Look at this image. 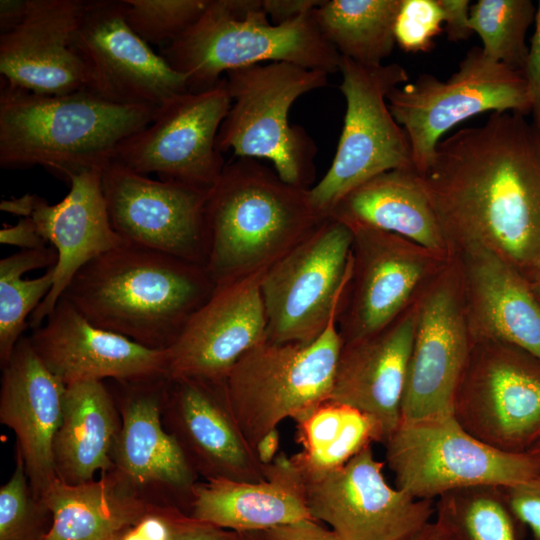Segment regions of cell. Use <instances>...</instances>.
<instances>
[{"label": "cell", "mask_w": 540, "mask_h": 540, "mask_svg": "<svg viewBox=\"0 0 540 540\" xmlns=\"http://www.w3.org/2000/svg\"><path fill=\"white\" fill-rule=\"evenodd\" d=\"M421 178L449 250L477 244L520 273L540 262V123L492 112L443 138Z\"/></svg>", "instance_id": "obj_1"}, {"label": "cell", "mask_w": 540, "mask_h": 540, "mask_svg": "<svg viewBox=\"0 0 540 540\" xmlns=\"http://www.w3.org/2000/svg\"><path fill=\"white\" fill-rule=\"evenodd\" d=\"M265 271L215 286L166 350L169 378L224 382L240 357L266 339L261 294Z\"/></svg>", "instance_id": "obj_21"}, {"label": "cell", "mask_w": 540, "mask_h": 540, "mask_svg": "<svg viewBox=\"0 0 540 540\" xmlns=\"http://www.w3.org/2000/svg\"><path fill=\"white\" fill-rule=\"evenodd\" d=\"M159 54L186 77L192 92L211 88L242 67L287 62L331 74L339 71L341 59L312 10L273 24L262 0H210L200 18Z\"/></svg>", "instance_id": "obj_5"}, {"label": "cell", "mask_w": 540, "mask_h": 540, "mask_svg": "<svg viewBox=\"0 0 540 540\" xmlns=\"http://www.w3.org/2000/svg\"><path fill=\"white\" fill-rule=\"evenodd\" d=\"M416 308L401 421L452 415L472 338L460 273L451 253L418 295Z\"/></svg>", "instance_id": "obj_16"}, {"label": "cell", "mask_w": 540, "mask_h": 540, "mask_svg": "<svg viewBox=\"0 0 540 540\" xmlns=\"http://www.w3.org/2000/svg\"><path fill=\"white\" fill-rule=\"evenodd\" d=\"M540 303V262L521 272Z\"/></svg>", "instance_id": "obj_50"}, {"label": "cell", "mask_w": 540, "mask_h": 540, "mask_svg": "<svg viewBox=\"0 0 540 540\" xmlns=\"http://www.w3.org/2000/svg\"><path fill=\"white\" fill-rule=\"evenodd\" d=\"M157 109L109 102L85 89L42 95L1 78L0 166H41L63 180L111 162L118 144L145 128Z\"/></svg>", "instance_id": "obj_3"}, {"label": "cell", "mask_w": 540, "mask_h": 540, "mask_svg": "<svg viewBox=\"0 0 540 540\" xmlns=\"http://www.w3.org/2000/svg\"><path fill=\"white\" fill-rule=\"evenodd\" d=\"M112 540H119V534L116 537H114Z\"/></svg>", "instance_id": "obj_53"}, {"label": "cell", "mask_w": 540, "mask_h": 540, "mask_svg": "<svg viewBox=\"0 0 540 540\" xmlns=\"http://www.w3.org/2000/svg\"><path fill=\"white\" fill-rule=\"evenodd\" d=\"M265 479L257 482L199 481L189 515L233 531H266L312 519L307 507L305 478L290 456L279 453L264 465Z\"/></svg>", "instance_id": "obj_28"}, {"label": "cell", "mask_w": 540, "mask_h": 540, "mask_svg": "<svg viewBox=\"0 0 540 540\" xmlns=\"http://www.w3.org/2000/svg\"><path fill=\"white\" fill-rule=\"evenodd\" d=\"M121 429V415L105 381L66 385L63 416L53 443L57 478L75 485L112 469L111 452Z\"/></svg>", "instance_id": "obj_30"}, {"label": "cell", "mask_w": 540, "mask_h": 540, "mask_svg": "<svg viewBox=\"0 0 540 540\" xmlns=\"http://www.w3.org/2000/svg\"><path fill=\"white\" fill-rule=\"evenodd\" d=\"M328 75L287 62L227 72L224 78L232 103L216 138L217 150L266 159L286 183L310 188L317 147L304 128L290 125L288 115L300 96L325 87Z\"/></svg>", "instance_id": "obj_6"}, {"label": "cell", "mask_w": 540, "mask_h": 540, "mask_svg": "<svg viewBox=\"0 0 540 540\" xmlns=\"http://www.w3.org/2000/svg\"><path fill=\"white\" fill-rule=\"evenodd\" d=\"M444 16V31L450 41L467 40L473 33L470 26L469 0H438Z\"/></svg>", "instance_id": "obj_44"}, {"label": "cell", "mask_w": 540, "mask_h": 540, "mask_svg": "<svg viewBox=\"0 0 540 540\" xmlns=\"http://www.w3.org/2000/svg\"><path fill=\"white\" fill-rule=\"evenodd\" d=\"M435 514L449 540H523L525 527L500 486L476 485L444 493L437 498Z\"/></svg>", "instance_id": "obj_35"}, {"label": "cell", "mask_w": 540, "mask_h": 540, "mask_svg": "<svg viewBox=\"0 0 540 540\" xmlns=\"http://www.w3.org/2000/svg\"><path fill=\"white\" fill-rule=\"evenodd\" d=\"M529 453L532 454L540 463V440L532 447Z\"/></svg>", "instance_id": "obj_52"}, {"label": "cell", "mask_w": 540, "mask_h": 540, "mask_svg": "<svg viewBox=\"0 0 540 540\" xmlns=\"http://www.w3.org/2000/svg\"><path fill=\"white\" fill-rule=\"evenodd\" d=\"M232 540H267L263 531L234 532Z\"/></svg>", "instance_id": "obj_51"}, {"label": "cell", "mask_w": 540, "mask_h": 540, "mask_svg": "<svg viewBox=\"0 0 540 540\" xmlns=\"http://www.w3.org/2000/svg\"><path fill=\"white\" fill-rule=\"evenodd\" d=\"M339 71L346 101L341 135L328 171L309 188L312 205L323 218L369 179L414 168L408 136L387 103L388 94L409 80L406 69L397 63L368 66L341 56Z\"/></svg>", "instance_id": "obj_8"}, {"label": "cell", "mask_w": 540, "mask_h": 540, "mask_svg": "<svg viewBox=\"0 0 540 540\" xmlns=\"http://www.w3.org/2000/svg\"><path fill=\"white\" fill-rule=\"evenodd\" d=\"M280 445V435L277 428L267 432L255 445V453L262 465L272 463L277 457Z\"/></svg>", "instance_id": "obj_48"}, {"label": "cell", "mask_w": 540, "mask_h": 540, "mask_svg": "<svg viewBox=\"0 0 540 540\" xmlns=\"http://www.w3.org/2000/svg\"><path fill=\"white\" fill-rule=\"evenodd\" d=\"M336 315L310 344L264 339L246 351L227 375V399L253 449L284 419L296 420L329 400L343 344Z\"/></svg>", "instance_id": "obj_7"}, {"label": "cell", "mask_w": 540, "mask_h": 540, "mask_svg": "<svg viewBox=\"0 0 540 540\" xmlns=\"http://www.w3.org/2000/svg\"><path fill=\"white\" fill-rule=\"evenodd\" d=\"M210 0H124V17L146 43L164 46L189 29Z\"/></svg>", "instance_id": "obj_38"}, {"label": "cell", "mask_w": 540, "mask_h": 540, "mask_svg": "<svg viewBox=\"0 0 540 540\" xmlns=\"http://www.w3.org/2000/svg\"><path fill=\"white\" fill-rule=\"evenodd\" d=\"M267 540H343L314 519H303L263 531Z\"/></svg>", "instance_id": "obj_43"}, {"label": "cell", "mask_w": 540, "mask_h": 540, "mask_svg": "<svg viewBox=\"0 0 540 540\" xmlns=\"http://www.w3.org/2000/svg\"><path fill=\"white\" fill-rule=\"evenodd\" d=\"M204 218L205 268L215 285L266 270L326 219L309 188L245 157L226 163L209 190Z\"/></svg>", "instance_id": "obj_4"}, {"label": "cell", "mask_w": 540, "mask_h": 540, "mask_svg": "<svg viewBox=\"0 0 540 540\" xmlns=\"http://www.w3.org/2000/svg\"><path fill=\"white\" fill-rule=\"evenodd\" d=\"M322 0H262L273 24H281L313 10Z\"/></svg>", "instance_id": "obj_46"}, {"label": "cell", "mask_w": 540, "mask_h": 540, "mask_svg": "<svg viewBox=\"0 0 540 540\" xmlns=\"http://www.w3.org/2000/svg\"><path fill=\"white\" fill-rule=\"evenodd\" d=\"M84 0H28L26 14L0 34V72L8 84L42 95L88 89L72 46Z\"/></svg>", "instance_id": "obj_23"}, {"label": "cell", "mask_w": 540, "mask_h": 540, "mask_svg": "<svg viewBox=\"0 0 540 540\" xmlns=\"http://www.w3.org/2000/svg\"><path fill=\"white\" fill-rule=\"evenodd\" d=\"M387 103L408 136L420 175L433 162L443 135L466 119L487 111L531 114L523 72L489 58L481 47L471 48L447 80L421 74L394 88Z\"/></svg>", "instance_id": "obj_9"}, {"label": "cell", "mask_w": 540, "mask_h": 540, "mask_svg": "<svg viewBox=\"0 0 540 540\" xmlns=\"http://www.w3.org/2000/svg\"><path fill=\"white\" fill-rule=\"evenodd\" d=\"M450 253L459 269L472 341L507 343L540 360V303L524 276L477 244Z\"/></svg>", "instance_id": "obj_26"}, {"label": "cell", "mask_w": 540, "mask_h": 540, "mask_svg": "<svg viewBox=\"0 0 540 540\" xmlns=\"http://www.w3.org/2000/svg\"><path fill=\"white\" fill-rule=\"evenodd\" d=\"M416 299L381 330L343 343L336 364L329 400L374 418L382 428L384 443L401 422Z\"/></svg>", "instance_id": "obj_27"}, {"label": "cell", "mask_w": 540, "mask_h": 540, "mask_svg": "<svg viewBox=\"0 0 540 540\" xmlns=\"http://www.w3.org/2000/svg\"><path fill=\"white\" fill-rule=\"evenodd\" d=\"M452 415L490 447L528 453L540 440V360L507 343L472 341Z\"/></svg>", "instance_id": "obj_12"}, {"label": "cell", "mask_w": 540, "mask_h": 540, "mask_svg": "<svg viewBox=\"0 0 540 540\" xmlns=\"http://www.w3.org/2000/svg\"><path fill=\"white\" fill-rule=\"evenodd\" d=\"M346 224L353 234L351 272L336 315L343 343L367 337L391 323L450 256L391 232Z\"/></svg>", "instance_id": "obj_14"}, {"label": "cell", "mask_w": 540, "mask_h": 540, "mask_svg": "<svg viewBox=\"0 0 540 540\" xmlns=\"http://www.w3.org/2000/svg\"><path fill=\"white\" fill-rule=\"evenodd\" d=\"M234 532L191 517L172 508L169 530L165 540H232Z\"/></svg>", "instance_id": "obj_41"}, {"label": "cell", "mask_w": 540, "mask_h": 540, "mask_svg": "<svg viewBox=\"0 0 540 540\" xmlns=\"http://www.w3.org/2000/svg\"><path fill=\"white\" fill-rule=\"evenodd\" d=\"M329 217L365 224L450 254L421 175L414 168L393 169L369 179L346 194Z\"/></svg>", "instance_id": "obj_29"}, {"label": "cell", "mask_w": 540, "mask_h": 540, "mask_svg": "<svg viewBox=\"0 0 540 540\" xmlns=\"http://www.w3.org/2000/svg\"><path fill=\"white\" fill-rule=\"evenodd\" d=\"M64 199L49 204L32 194L30 217L43 239L56 250L53 285L32 313L29 327L38 328L53 311L73 276L92 259L126 242L114 230L102 188V170L72 176Z\"/></svg>", "instance_id": "obj_24"}, {"label": "cell", "mask_w": 540, "mask_h": 540, "mask_svg": "<svg viewBox=\"0 0 540 540\" xmlns=\"http://www.w3.org/2000/svg\"><path fill=\"white\" fill-rule=\"evenodd\" d=\"M231 103L224 77L206 90L178 94L118 144L113 160L143 175L210 189L226 165L216 138Z\"/></svg>", "instance_id": "obj_15"}, {"label": "cell", "mask_w": 540, "mask_h": 540, "mask_svg": "<svg viewBox=\"0 0 540 540\" xmlns=\"http://www.w3.org/2000/svg\"><path fill=\"white\" fill-rule=\"evenodd\" d=\"M443 23L438 0H402L395 24L396 43L408 53L428 52Z\"/></svg>", "instance_id": "obj_39"}, {"label": "cell", "mask_w": 540, "mask_h": 540, "mask_svg": "<svg viewBox=\"0 0 540 540\" xmlns=\"http://www.w3.org/2000/svg\"><path fill=\"white\" fill-rule=\"evenodd\" d=\"M168 379L106 383L121 415L108 474L150 507L175 508L189 514L200 478L162 422Z\"/></svg>", "instance_id": "obj_13"}, {"label": "cell", "mask_w": 540, "mask_h": 540, "mask_svg": "<svg viewBox=\"0 0 540 540\" xmlns=\"http://www.w3.org/2000/svg\"><path fill=\"white\" fill-rule=\"evenodd\" d=\"M66 385L45 366L29 336H22L2 368L0 422L16 435L34 496L57 479L53 443L63 416Z\"/></svg>", "instance_id": "obj_25"}, {"label": "cell", "mask_w": 540, "mask_h": 540, "mask_svg": "<svg viewBox=\"0 0 540 540\" xmlns=\"http://www.w3.org/2000/svg\"><path fill=\"white\" fill-rule=\"evenodd\" d=\"M215 286L203 265L125 243L79 269L61 297L95 326L165 351Z\"/></svg>", "instance_id": "obj_2"}, {"label": "cell", "mask_w": 540, "mask_h": 540, "mask_svg": "<svg viewBox=\"0 0 540 540\" xmlns=\"http://www.w3.org/2000/svg\"><path fill=\"white\" fill-rule=\"evenodd\" d=\"M42 500L52 517L42 540H112L157 508L133 497L108 473L75 485L57 478Z\"/></svg>", "instance_id": "obj_31"}, {"label": "cell", "mask_w": 540, "mask_h": 540, "mask_svg": "<svg viewBox=\"0 0 540 540\" xmlns=\"http://www.w3.org/2000/svg\"><path fill=\"white\" fill-rule=\"evenodd\" d=\"M512 513L531 530L533 540H540V473L510 486L501 487Z\"/></svg>", "instance_id": "obj_40"}, {"label": "cell", "mask_w": 540, "mask_h": 540, "mask_svg": "<svg viewBox=\"0 0 540 540\" xmlns=\"http://www.w3.org/2000/svg\"><path fill=\"white\" fill-rule=\"evenodd\" d=\"M402 0H322L312 16L342 57L383 64L396 44L395 24Z\"/></svg>", "instance_id": "obj_33"}, {"label": "cell", "mask_w": 540, "mask_h": 540, "mask_svg": "<svg viewBox=\"0 0 540 540\" xmlns=\"http://www.w3.org/2000/svg\"><path fill=\"white\" fill-rule=\"evenodd\" d=\"M27 7L28 0H1L0 34L15 28L24 18Z\"/></svg>", "instance_id": "obj_47"}, {"label": "cell", "mask_w": 540, "mask_h": 540, "mask_svg": "<svg viewBox=\"0 0 540 540\" xmlns=\"http://www.w3.org/2000/svg\"><path fill=\"white\" fill-rule=\"evenodd\" d=\"M385 462L369 446L343 466L305 478L312 519L343 540H403L435 514L433 500H419L390 486Z\"/></svg>", "instance_id": "obj_19"}, {"label": "cell", "mask_w": 540, "mask_h": 540, "mask_svg": "<svg viewBox=\"0 0 540 540\" xmlns=\"http://www.w3.org/2000/svg\"><path fill=\"white\" fill-rule=\"evenodd\" d=\"M531 0H479L470 7V26L489 58L523 71L528 47L525 37L535 19Z\"/></svg>", "instance_id": "obj_36"}, {"label": "cell", "mask_w": 540, "mask_h": 540, "mask_svg": "<svg viewBox=\"0 0 540 540\" xmlns=\"http://www.w3.org/2000/svg\"><path fill=\"white\" fill-rule=\"evenodd\" d=\"M403 540H449L439 524L428 522Z\"/></svg>", "instance_id": "obj_49"}, {"label": "cell", "mask_w": 540, "mask_h": 540, "mask_svg": "<svg viewBox=\"0 0 540 540\" xmlns=\"http://www.w3.org/2000/svg\"><path fill=\"white\" fill-rule=\"evenodd\" d=\"M110 222L127 243L205 266L209 190L154 180L112 160L102 169Z\"/></svg>", "instance_id": "obj_18"}, {"label": "cell", "mask_w": 540, "mask_h": 540, "mask_svg": "<svg viewBox=\"0 0 540 540\" xmlns=\"http://www.w3.org/2000/svg\"><path fill=\"white\" fill-rule=\"evenodd\" d=\"M384 446L396 487L419 500L469 486H510L540 473L532 454L496 450L453 415L401 421Z\"/></svg>", "instance_id": "obj_10"}, {"label": "cell", "mask_w": 540, "mask_h": 540, "mask_svg": "<svg viewBox=\"0 0 540 540\" xmlns=\"http://www.w3.org/2000/svg\"><path fill=\"white\" fill-rule=\"evenodd\" d=\"M535 21V31L522 72L526 80L531 104V119L540 123V1L536 10Z\"/></svg>", "instance_id": "obj_42"}, {"label": "cell", "mask_w": 540, "mask_h": 540, "mask_svg": "<svg viewBox=\"0 0 540 540\" xmlns=\"http://www.w3.org/2000/svg\"><path fill=\"white\" fill-rule=\"evenodd\" d=\"M124 7V0H84L72 46L87 90L115 104L158 109L188 91L187 80L130 28Z\"/></svg>", "instance_id": "obj_17"}, {"label": "cell", "mask_w": 540, "mask_h": 540, "mask_svg": "<svg viewBox=\"0 0 540 540\" xmlns=\"http://www.w3.org/2000/svg\"><path fill=\"white\" fill-rule=\"evenodd\" d=\"M294 421L302 450L290 458L304 478L337 469L372 443H384L374 418L331 400Z\"/></svg>", "instance_id": "obj_32"}, {"label": "cell", "mask_w": 540, "mask_h": 540, "mask_svg": "<svg viewBox=\"0 0 540 540\" xmlns=\"http://www.w3.org/2000/svg\"><path fill=\"white\" fill-rule=\"evenodd\" d=\"M15 461L12 475L0 488V540H42L50 529L51 513L34 496L18 451Z\"/></svg>", "instance_id": "obj_37"}, {"label": "cell", "mask_w": 540, "mask_h": 540, "mask_svg": "<svg viewBox=\"0 0 540 540\" xmlns=\"http://www.w3.org/2000/svg\"><path fill=\"white\" fill-rule=\"evenodd\" d=\"M161 417L166 431L204 481L257 482L266 478L264 465L232 412L224 382L169 378Z\"/></svg>", "instance_id": "obj_20"}, {"label": "cell", "mask_w": 540, "mask_h": 540, "mask_svg": "<svg viewBox=\"0 0 540 540\" xmlns=\"http://www.w3.org/2000/svg\"><path fill=\"white\" fill-rule=\"evenodd\" d=\"M0 242L20 247L21 250L38 249L48 245L30 217H20L15 225L4 226L0 230Z\"/></svg>", "instance_id": "obj_45"}, {"label": "cell", "mask_w": 540, "mask_h": 540, "mask_svg": "<svg viewBox=\"0 0 540 540\" xmlns=\"http://www.w3.org/2000/svg\"><path fill=\"white\" fill-rule=\"evenodd\" d=\"M58 255L52 246L20 250L0 261V365L9 361L29 327L28 317L53 285Z\"/></svg>", "instance_id": "obj_34"}, {"label": "cell", "mask_w": 540, "mask_h": 540, "mask_svg": "<svg viewBox=\"0 0 540 540\" xmlns=\"http://www.w3.org/2000/svg\"><path fill=\"white\" fill-rule=\"evenodd\" d=\"M29 339L45 366L65 385L168 377L166 350L147 348L95 326L63 297Z\"/></svg>", "instance_id": "obj_22"}, {"label": "cell", "mask_w": 540, "mask_h": 540, "mask_svg": "<svg viewBox=\"0 0 540 540\" xmlns=\"http://www.w3.org/2000/svg\"><path fill=\"white\" fill-rule=\"evenodd\" d=\"M352 240L346 223L327 217L266 269V340L307 345L325 331L350 277Z\"/></svg>", "instance_id": "obj_11"}]
</instances>
